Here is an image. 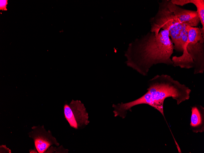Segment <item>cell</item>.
I'll return each instance as SVG.
<instances>
[{
  "label": "cell",
  "mask_w": 204,
  "mask_h": 153,
  "mask_svg": "<svg viewBox=\"0 0 204 153\" xmlns=\"http://www.w3.org/2000/svg\"><path fill=\"white\" fill-rule=\"evenodd\" d=\"M174 49L168 30H161L158 34L150 31L129 44L124 53L125 63L127 66L146 76L154 65H172L171 57Z\"/></svg>",
  "instance_id": "obj_1"
},
{
  "label": "cell",
  "mask_w": 204,
  "mask_h": 153,
  "mask_svg": "<svg viewBox=\"0 0 204 153\" xmlns=\"http://www.w3.org/2000/svg\"><path fill=\"white\" fill-rule=\"evenodd\" d=\"M149 82L148 91L136 99V103L137 105H149L159 111L164 117L163 104L165 99L172 97L179 105L190 98L191 89L169 75H156Z\"/></svg>",
  "instance_id": "obj_2"
},
{
  "label": "cell",
  "mask_w": 204,
  "mask_h": 153,
  "mask_svg": "<svg viewBox=\"0 0 204 153\" xmlns=\"http://www.w3.org/2000/svg\"><path fill=\"white\" fill-rule=\"evenodd\" d=\"M172 66L181 68H194V74L204 72V39L197 42H187L183 48V54L171 58Z\"/></svg>",
  "instance_id": "obj_3"
},
{
  "label": "cell",
  "mask_w": 204,
  "mask_h": 153,
  "mask_svg": "<svg viewBox=\"0 0 204 153\" xmlns=\"http://www.w3.org/2000/svg\"><path fill=\"white\" fill-rule=\"evenodd\" d=\"M158 4L157 13L150 20V31L158 34L161 29L168 30L173 42L180 36L182 24L179 23L174 14L167 7L165 0L158 2Z\"/></svg>",
  "instance_id": "obj_4"
},
{
  "label": "cell",
  "mask_w": 204,
  "mask_h": 153,
  "mask_svg": "<svg viewBox=\"0 0 204 153\" xmlns=\"http://www.w3.org/2000/svg\"><path fill=\"white\" fill-rule=\"evenodd\" d=\"M65 117L70 126L76 129L84 128L89 123L88 113L80 100H72L64 106Z\"/></svg>",
  "instance_id": "obj_5"
},
{
  "label": "cell",
  "mask_w": 204,
  "mask_h": 153,
  "mask_svg": "<svg viewBox=\"0 0 204 153\" xmlns=\"http://www.w3.org/2000/svg\"><path fill=\"white\" fill-rule=\"evenodd\" d=\"M28 133L29 137L34 141L35 148L39 153L46 152L53 145L59 146L60 144L50 130L46 131L44 125L33 126Z\"/></svg>",
  "instance_id": "obj_6"
},
{
  "label": "cell",
  "mask_w": 204,
  "mask_h": 153,
  "mask_svg": "<svg viewBox=\"0 0 204 153\" xmlns=\"http://www.w3.org/2000/svg\"><path fill=\"white\" fill-rule=\"evenodd\" d=\"M166 5L178 20L179 23L191 27L197 26L200 20L196 11L181 8L171 1L165 0Z\"/></svg>",
  "instance_id": "obj_7"
},
{
  "label": "cell",
  "mask_w": 204,
  "mask_h": 153,
  "mask_svg": "<svg viewBox=\"0 0 204 153\" xmlns=\"http://www.w3.org/2000/svg\"><path fill=\"white\" fill-rule=\"evenodd\" d=\"M191 112L190 126L192 131L202 132L204 131L203 113L196 106L191 107Z\"/></svg>",
  "instance_id": "obj_8"
},
{
  "label": "cell",
  "mask_w": 204,
  "mask_h": 153,
  "mask_svg": "<svg viewBox=\"0 0 204 153\" xmlns=\"http://www.w3.org/2000/svg\"><path fill=\"white\" fill-rule=\"evenodd\" d=\"M171 1L177 5L183 6L188 3H192L195 6L202 26L200 29L203 37L204 38V0H171Z\"/></svg>",
  "instance_id": "obj_9"
},
{
  "label": "cell",
  "mask_w": 204,
  "mask_h": 153,
  "mask_svg": "<svg viewBox=\"0 0 204 153\" xmlns=\"http://www.w3.org/2000/svg\"><path fill=\"white\" fill-rule=\"evenodd\" d=\"M61 146L58 148H53L52 147H49L48 149L49 150V151L47 150V151L46 153V152L49 153L51 151H50L49 153H52L54 152L56 153H68V150L64 148L63 147H61Z\"/></svg>",
  "instance_id": "obj_10"
},
{
  "label": "cell",
  "mask_w": 204,
  "mask_h": 153,
  "mask_svg": "<svg viewBox=\"0 0 204 153\" xmlns=\"http://www.w3.org/2000/svg\"><path fill=\"white\" fill-rule=\"evenodd\" d=\"M0 10H2V11L7 10V9L6 8L7 5L8 4V0H1L0 1Z\"/></svg>",
  "instance_id": "obj_11"
},
{
  "label": "cell",
  "mask_w": 204,
  "mask_h": 153,
  "mask_svg": "<svg viewBox=\"0 0 204 153\" xmlns=\"http://www.w3.org/2000/svg\"><path fill=\"white\" fill-rule=\"evenodd\" d=\"M0 153H11L10 150L5 145H2L0 146Z\"/></svg>",
  "instance_id": "obj_12"
}]
</instances>
